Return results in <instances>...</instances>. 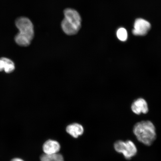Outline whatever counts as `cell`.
Masks as SVG:
<instances>
[{
	"instance_id": "cell-8",
	"label": "cell",
	"mask_w": 161,
	"mask_h": 161,
	"mask_svg": "<svg viewBox=\"0 0 161 161\" xmlns=\"http://www.w3.org/2000/svg\"><path fill=\"white\" fill-rule=\"evenodd\" d=\"M68 134L74 138H77L82 135L84 132V128L81 125L74 123L69 125L66 128Z\"/></svg>"
},
{
	"instance_id": "cell-4",
	"label": "cell",
	"mask_w": 161,
	"mask_h": 161,
	"mask_svg": "<svg viewBox=\"0 0 161 161\" xmlns=\"http://www.w3.org/2000/svg\"><path fill=\"white\" fill-rule=\"evenodd\" d=\"M114 148L117 152L122 154L124 158L128 160L135 156L137 153V149L135 144L130 140L125 142L117 141L114 144Z\"/></svg>"
},
{
	"instance_id": "cell-5",
	"label": "cell",
	"mask_w": 161,
	"mask_h": 161,
	"mask_svg": "<svg viewBox=\"0 0 161 161\" xmlns=\"http://www.w3.org/2000/svg\"><path fill=\"white\" fill-rule=\"evenodd\" d=\"M150 27V24L148 22L142 19H138L135 22L132 33L136 36L145 35Z\"/></svg>"
},
{
	"instance_id": "cell-12",
	"label": "cell",
	"mask_w": 161,
	"mask_h": 161,
	"mask_svg": "<svg viewBox=\"0 0 161 161\" xmlns=\"http://www.w3.org/2000/svg\"><path fill=\"white\" fill-rule=\"evenodd\" d=\"M11 161H25L22 159L19 158H15L12 159Z\"/></svg>"
},
{
	"instance_id": "cell-6",
	"label": "cell",
	"mask_w": 161,
	"mask_h": 161,
	"mask_svg": "<svg viewBox=\"0 0 161 161\" xmlns=\"http://www.w3.org/2000/svg\"><path fill=\"white\" fill-rule=\"evenodd\" d=\"M60 146L57 141L49 140L46 142L43 146V149L46 154L51 155L58 153L60 150Z\"/></svg>"
},
{
	"instance_id": "cell-10",
	"label": "cell",
	"mask_w": 161,
	"mask_h": 161,
	"mask_svg": "<svg viewBox=\"0 0 161 161\" xmlns=\"http://www.w3.org/2000/svg\"><path fill=\"white\" fill-rule=\"evenodd\" d=\"M40 160L41 161H64L63 156L58 153L51 155L44 154L40 157Z\"/></svg>"
},
{
	"instance_id": "cell-1",
	"label": "cell",
	"mask_w": 161,
	"mask_h": 161,
	"mask_svg": "<svg viewBox=\"0 0 161 161\" xmlns=\"http://www.w3.org/2000/svg\"><path fill=\"white\" fill-rule=\"evenodd\" d=\"M15 24L19 31L15 36L16 43L23 47L29 46L35 36L33 23L29 18L22 17L16 20Z\"/></svg>"
},
{
	"instance_id": "cell-9",
	"label": "cell",
	"mask_w": 161,
	"mask_h": 161,
	"mask_svg": "<svg viewBox=\"0 0 161 161\" xmlns=\"http://www.w3.org/2000/svg\"><path fill=\"white\" fill-rule=\"evenodd\" d=\"M15 69V64L12 60L5 57L0 58V72L4 70L6 73H10Z\"/></svg>"
},
{
	"instance_id": "cell-7",
	"label": "cell",
	"mask_w": 161,
	"mask_h": 161,
	"mask_svg": "<svg viewBox=\"0 0 161 161\" xmlns=\"http://www.w3.org/2000/svg\"><path fill=\"white\" fill-rule=\"evenodd\" d=\"M132 110L134 113L140 114H146L148 111V108L146 101L142 98H138L132 103Z\"/></svg>"
},
{
	"instance_id": "cell-2",
	"label": "cell",
	"mask_w": 161,
	"mask_h": 161,
	"mask_svg": "<svg viewBox=\"0 0 161 161\" xmlns=\"http://www.w3.org/2000/svg\"><path fill=\"white\" fill-rule=\"evenodd\" d=\"M133 131L139 142L145 145L151 146L156 139L155 127L149 120L137 123L134 126Z\"/></svg>"
},
{
	"instance_id": "cell-11",
	"label": "cell",
	"mask_w": 161,
	"mask_h": 161,
	"mask_svg": "<svg viewBox=\"0 0 161 161\" xmlns=\"http://www.w3.org/2000/svg\"><path fill=\"white\" fill-rule=\"evenodd\" d=\"M117 36L119 39L122 41H125L127 39V33L126 30L123 28H121L118 30Z\"/></svg>"
},
{
	"instance_id": "cell-3",
	"label": "cell",
	"mask_w": 161,
	"mask_h": 161,
	"mask_svg": "<svg viewBox=\"0 0 161 161\" xmlns=\"http://www.w3.org/2000/svg\"><path fill=\"white\" fill-rule=\"evenodd\" d=\"M64 19L61 23L62 30L68 36L78 33L81 27V16L76 10L68 8L64 10Z\"/></svg>"
}]
</instances>
